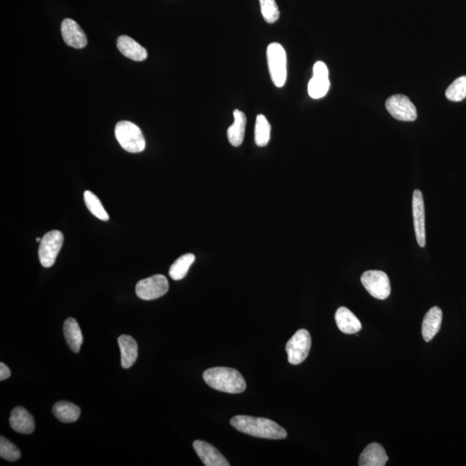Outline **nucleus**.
Returning a JSON list of instances; mask_svg holds the SVG:
<instances>
[{"label": "nucleus", "instance_id": "nucleus-1", "mask_svg": "<svg viewBox=\"0 0 466 466\" xmlns=\"http://www.w3.org/2000/svg\"><path fill=\"white\" fill-rule=\"evenodd\" d=\"M231 425L237 431L254 437L268 439H283L287 432L276 422L266 418L237 415L231 419Z\"/></svg>", "mask_w": 466, "mask_h": 466}, {"label": "nucleus", "instance_id": "nucleus-2", "mask_svg": "<svg viewBox=\"0 0 466 466\" xmlns=\"http://www.w3.org/2000/svg\"><path fill=\"white\" fill-rule=\"evenodd\" d=\"M205 382L211 388L230 394H240L246 391V383L240 372L227 367H216L203 373Z\"/></svg>", "mask_w": 466, "mask_h": 466}, {"label": "nucleus", "instance_id": "nucleus-3", "mask_svg": "<svg viewBox=\"0 0 466 466\" xmlns=\"http://www.w3.org/2000/svg\"><path fill=\"white\" fill-rule=\"evenodd\" d=\"M115 135L125 151L140 153L145 148V140L140 128L130 121L118 122L115 127Z\"/></svg>", "mask_w": 466, "mask_h": 466}, {"label": "nucleus", "instance_id": "nucleus-4", "mask_svg": "<svg viewBox=\"0 0 466 466\" xmlns=\"http://www.w3.org/2000/svg\"><path fill=\"white\" fill-rule=\"evenodd\" d=\"M268 66L271 80L277 88H283L287 80V55L280 44L273 42L267 49Z\"/></svg>", "mask_w": 466, "mask_h": 466}, {"label": "nucleus", "instance_id": "nucleus-5", "mask_svg": "<svg viewBox=\"0 0 466 466\" xmlns=\"http://www.w3.org/2000/svg\"><path fill=\"white\" fill-rule=\"evenodd\" d=\"M361 283L370 295L376 299L385 300L391 295V282L383 271H365L361 276Z\"/></svg>", "mask_w": 466, "mask_h": 466}, {"label": "nucleus", "instance_id": "nucleus-6", "mask_svg": "<svg viewBox=\"0 0 466 466\" xmlns=\"http://www.w3.org/2000/svg\"><path fill=\"white\" fill-rule=\"evenodd\" d=\"M311 336L309 331L300 329L287 343L286 352L289 363L298 365L305 361L311 349Z\"/></svg>", "mask_w": 466, "mask_h": 466}, {"label": "nucleus", "instance_id": "nucleus-7", "mask_svg": "<svg viewBox=\"0 0 466 466\" xmlns=\"http://www.w3.org/2000/svg\"><path fill=\"white\" fill-rule=\"evenodd\" d=\"M64 234L60 231H51L46 233L40 242L38 254L42 266L49 268L54 266L59 253L64 244Z\"/></svg>", "mask_w": 466, "mask_h": 466}, {"label": "nucleus", "instance_id": "nucleus-8", "mask_svg": "<svg viewBox=\"0 0 466 466\" xmlns=\"http://www.w3.org/2000/svg\"><path fill=\"white\" fill-rule=\"evenodd\" d=\"M168 282L163 275H155L140 281L135 286V293L140 299L152 300L160 298L168 291Z\"/></svg>", "mask_w": 466, "mask_h": 466}, {"label": "nucleus", "instance_id": "nucleus-9", "mask_svg": "<svg viewBox=\"0 0 466 466\" xmlns=\"http://www.w3.org/2000/svg\"><path fill=\"white\" fill-rule=\"evenodd\" d=\"M386 108L396 120L412 122L417 118V111L415 105L409 97L402 94H396L386 101Z\"/></svg>", "mask_w": 466, "mask_h": 466}, {"label": "nucleus", "instance_id": "nucleus-10", "mask_svg": "<svg viewBox=\"0 0 466 466\" xmlns=\"http://www.w3.org/2000/svg\"><path fill=\"white\" fill-rule=\"evenodd\" d=\"M313 75L311 79L307 91L311 98L319 100L325 97L330 89L329 71L323 62H317L313 68Z\"/></svg>", "mask_w": 466, "mask_h": 466}, {"label": "nucleus", "instance_id": "nucleus-11", "mask_svg": "<svg viewBox=\"0 0 466 466\" xmlns=\"http://www.w3.org/2000/svg\"><path fill=\"white\" fill-rule=\"evenodd\" d=\"M413 217H414L416 240L419 246H426L425 204L421 190L413 193Z\"/></svg>", "mask_w": 466, "mask_h": 466}, {"label": "nucleus", "instance_id": "nucleus-12", "mask_svg": "<svg viewBox=\"0 0 466 466\" xmlns=\"http://www.w3.org/2000/svg\"><path fill=\"white\" fill-rule=\"evenodd\" d=\"M61 31L66 44L75 49H83L87 46V36L81 26L73 19H64Z\"/></svg>", "mask_w": 466, "mask_h": 466}, {"label": "nucleus", "instance_id": "nucleus-13", "mask_svg": "<svg viewBox=\"0 0 466 466\" xmlns=\"http://www.w3.org/2000/svg\"><path fill=\"white\" fill-rule=\"evenodd\" d=\"M194 448L201 461L207 466H229V462L220 454L219 450L209 443L196 441Z\"/></svg>", "mask_w": 466, "mask_h": 466}, {"label": "nucleus", "instance_id": "nucleus-14", "mask_svg": "<svg viewBox=\"0 0 466 466\" xmlns=\"http://www.w3.org/2000/svg\"><path fill=\"white\" fill-rule=\"evenodd\" d=\"M10 425L13 430L22 435H31L35 430L34 418L23 406H16L13 409L10 417Z\"/></svg>", "mask_w": 466, "mask_h": 466}, {"label": "nucleus", "instance_id": "nucleus-15", "mask_svg": "<svg viewBox=\"0 0 466 466\" xmlns=\"http://www.w3.org/2000/svg\"><path fill=\"white\" fill-rule=\"evenodd\" d=\"M388 461L385 448L378 443H372L366 446L360 455L359 465L385 466Z\"/></svg>", "mask_w": 466, "mask_h": 466}, {"label": "nucleus", "instance_id": "nucleus-16", "mask_svg": "<svg viewBox=\"0 0 466 466\" xmlns=\"http://www.w3.org/2000/svg\"><path fill=\"white\" fill-rule=\"evenodd\" d=\"M442 310L438 307H432L423 319L422 333L425 341H431L439 332L442 323Z\"/></svg>", "mask_w": 466, "mask_h": 466}, {"label": "nucleus", "instance_id": "nucleus-17", "mask_svg": "<svg viewBox=\"0 0 466 466\" xmlns=\"http://www.w3.org/2000/svg\"><path fill=\"white\" fill-rule=\"evenodd\" d=\"M335 320L340 331L346 335H354L362 329L361 322L347 307H341L336 311Z\"/></svg>", "mask_w": 466, "mask_h": 466}, {"label": "nucleus", "instance_id": "nucleus-18", "mask_svg": "<svg viewBox=\"0 0 466 466\" xmlns=\"http://www.w3.org/2000/svg\"><path fill=\"white\" fill-rule=\"evenodd\" d=\"M118 51L127 58L135 62L144 61L147 58L148 53L143 46L131 38L130 36H122L118 39Z\"/></svg>", "mask_w": 466, "mask_h": 466}, {"label": "nucleus", "instance_id": "nucleus-19", "mask_svg": "<svg viewBox=\"0 0 466 466\" xmlns=\"http://www.w3.org/2000/svg\"><path fill=\"white\" fill-rule=\"evenodd\" d=\"M118 342L121 352V365L125 369L131 368L137 361L138 344L132 337L129 335H121Z\"/></svg>", "mask_w": 466, "mask_h": 466}, {"label": "nucleus", "instance_id": "nucleus-20", "mask_svg": "<svg viewBox=\"0 0 466 466\" xmlns=\"http://www.w3.org/2000/svg\"><path fill=\"white\" fill-rule=\"evenodd\" d=\"M233 116L234 123L228 128L227 137L233 146L239 147L243 144L246 133V116L240 110L234 111Z\"/></svg>", "mask_w": 466, "mask_h": 466}, {"label": "nucleus", "instance_id": "nucleus-21", "mask_svg": "<svg viewBox=\"0 0 466 466\" xmlns=\"http://www.w3.org/2000/svg\"><path fill=\"white\" fill-rule=\"evenodd\" d=\"M64 333L69 348L75 353L80 352L83 336H82L80 326L74 318H68L64 322Z\"/></svg>", "mask_w": 466, "mask_h": 466}, {"label": "nucleus", "instance_id": "nucleus-22", "mask_svg": "<svg viewBox=\"0 0 466 466\" xmlns=\"http://www.w3.org/2000/svg\"><path fill=\"white\" fill-rule=\"evenodd\" d=\"M52 411L55 417L64 423L75 422L81 415V409L69 402H56Z\"/></svg>", "mask_w": 466, "mask_h": 466}, {"label": "nucleus", "instance_id": "nucleus-23", "mask_svg": "<svg viewBox=\"0 0 466 466\" xmlns=\"http://www.w3.org/2000/svg\"><path fill=\"white\" fill-rule=\"evenodd\" d=\"M196 260L194 254L188 253L181 256L176 262L172 264L170 269V276L174 281H180L187 276L192 264Z\"/></svg>", "mask_w": 466, "mask_h": 466}, {"label": "nucleus", "instance_id": "nucleus-24", "mask_svg": "<svg viewBox=\"0 0 466 466\" xmlns=\"http://www.w3.org/2000/svg\"><path fill=\"white\" fill-rule=\"evenodd\" d=\"M271 127L263 115H257L255 127V142L257 146L264 147L269 144Z\"/></svg>", "mask_w": 466, "mask_h": 466}, {"label": "nucleus", "instance_id": "nucleus-25", "mask_svg": "<svg viewBox=\"0 0 466 466\" xmlns=\"http://www.w3.org/2000/svg\"><path fill=\"white\" fill-rule=\"evenodd\" d=\"M84 200L88 210L90 211L91 213L94 214L96 218L103 221H107L109 220L107 211H105L100 199H99L94 193H92L91 191L88 190L85 191Z\"/></svg>", "mask_w": 466, "mask_h": 466}, {"label": "nucleus", "instance_id": "nucleus-26", "mask_svg": "<svg viewBox=\"0 0 466 466\" xmlns=\"http://www.w3.org/2000/svg\"><path fill=\"white\" fill-rule=\"evenodd\" d=\"M449 101L458 102L466 98V75L461 76L452 82L445 91Z\"/></svg>", "mask_w": 466, "mask_h": 466}, {"label": "nucleus", "instance_id": "nucleus-27", "mask_svg": "<svg viewBox=\"0 0 466 466\" xmlns=\"http://www.w3.org/2000/svg\"><path fill=\"white\" fill-rule=\"evenodd\" d=\"M259 2L264 21L269 24L279 21L280 12L275 0H259Z\"/></svg>", "mask_w": 466, "mask_h": 466}, {"label": "nucleus", "instance_id": "nucleus-28", "mask_svg": "<svg viewBox=\"0 0 466 466\" xmlns=\"http://www.w3.org/2000/svg\"><path fill=\"white\" fill-rule=\"evenodd\" d=\"M0 456L8 461H16L21 458V452L18 448L8 439L0 438Z\"/></svg>", "mask_w": 466, "mask_h": 466}, {"label": "nucleus", "instance_id": "nucleus-29", "mask_svg": "<svg viewBox=\"0 0 466 466\" xmlns=\"http://www.w3.org/2000/svg\"><path fill=\"white\" fill-rule=\"evenodd\" d=\"M11 374V371H10L8 367L4 363H0V380L4 381V380L9 378Z\"/></svg>", "mask_w": 466, "mask_h": 466}, {"label": "nucleus", "instance_id": "nucleus-30", "mask_svg": "<svg viewBox=\"0 0 466 466\" xmlns=\"http://www.w3.org/2000/svg\"><path fill=\"white\" fill-rule=\"evenodd\" d=\"M41 240H42V239H40V237H36V242H38V243L41 242Z\"/></svg>", "mask_w": 466, "mask_h": 466}]
</instances>
